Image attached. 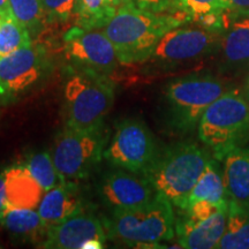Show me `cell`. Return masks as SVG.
<instances>
[{
	"label": "cell",
	"mask_w": 249,
	"mask_h": 249,
	"mask_svg": "<svg viewBox=\"0 0 249 249\" xmlns=\"http://www.w3.org/2000/svg\"><path fill=\"white\" fill-rule=\"evenodd\" d=\"M26 166L45 192L50 191L62 181L55 169L53 158L48 151H40L31 155L28 158Z\"/></svg>",
	"instance_id": "d4e9b609"
},
{
	"label": "cell",
	"mask_w": 249,
	"mask_h": 249,
	"mask_svg": "<svg viewBox=\"0 0 249 249\" xmlns=\"http://www.w3.org/2000/svg\"><path fill=\"white\" fill-rule=\"evenodd\" d=\"M218 53L229 73L249 71V11L225 9Z\"/></svg>",
	"instance_id": "7c38bea8"
},
{
	"label": "cell",
	"mask_w": 249,
	"mask_h": 249,
	"mask_svg": "<svg viewBox=\"0 0 249 249\" xmlns=\"http://www.w3.org/2000/svg\"><path fill=\"white\" fill-rule=\"evenodd\" d=\"M219 161L229 200L249 204V147L230 149Z\"/></svg>",
	"instance_id": "e0dca14e"
},
{
	"label": "cell",
	"mask_w": 249,
	"mask_h": 249,
	"mask_svg": "<svg viewBox=\"0 0 249 249\" xmlns=\"http://www.w3.org/2000/svg\"><path fill=\"white\" fill-rule=\"evenodd\" d=\"M224 0H176L171 8L173 13H181L193 22H198L209 15H220L225 11Z\"/></svg>",
	"instance_id": "484cf974"
},
{
	"label": "cell",
	"mask_w": 249,
	"mask_h": 249,
	"mask_svg": "<svg viewBox=\"0 0 249 249\" xmlns=\"http://www.w3.org/2000/svg\"><path fill=\"white\" fill-rule=\"evenodd\" d=\"M64 42L68 60L79 70L108 75L120 62L110 38L101 29L75 26L65 34Z\"/></svg>",
	"instance_id": "30bf717a"
},
{
	"label": "cell",
	"mask_w": 249,
	"mask_h": 249,
	"mask_svg": "<svg viewBox=\"0 0 249 249\" xmlns=\"http://www.w3.org/2000/svg\"><path fill=\"white\" fill-rule=\"evenodd\" d=\"M219 210H227L223 209V208L218 207L217 204L213 203V202L207 200H200L196 201L194 203L187 207V209L183 210L186 218L188 219L194 220V222H201V220H205L211 216H213L217 211Z\"/></svg>",
	"instance_id": "83f0119b"
},
{
	"label": "cell",
	"mask_w": 249,
	"mask_h": 249,
	"mask_svg": "<svg viewBox=\"0 0 249 249\" xmlns=\"http://www.w3.org/2000/svg\"><path fill=\"white\" fill-rule=\"evenodd\" d=\"M158 152L154 134L147 124L135 118H127L118 123L104 157L114 166L143 174Z\"/></svg>",
	"instance_id": "ba28073f"
},
{
	"label": "cell",
	"mask_w": 249,
	"mask_h": 249,
	"mask_svg": "<svg viewBox=\"0 0 249 249\" xmlns=\"http://www.w3.org/2000/svg\"><path fill=\"white\" fill-rule=\"evenodd\" d=\"M48 23H65L74 14L75 0H43Z\"/></svg>",
	"instance_id": "4316f807"
},
{
	"label": "cell",
	"mask_w": 249,
	"mask_h": 249,
	"mask_svg": "<svg viewBox=\"0 0 249 249\" xmlns=\"http://www.w3.org/2000/svg\"><path fill=\"white\" fill-rule=\"evenodd\" d=\"M226 9L229 11H249V0H227Z\"/></svg>",
	"instance_id": "4dcf8cb0"
},
{
	"label": "cell",
	"mask_w": 249,
	"mask_h": 249,
	"mask_svg": "<svg viewBox=\"0 0 249 249\" xmlns=\"http://www.w3.org/2000/svg\"><path fill=\"white\" fill-rule=\"evenodd\" d=\"M187 22L189 20L181 13H152L129 4L117 9L103 31L113 44L121 64H134L149 60L161 37Z\"/></svg>",
	"instance_id": "6da1fadb"
},
{
	"label": "cell",
	"mask_w": 249,
	"mask_h": 249,
	"mask_svg": "<svg viewBox=\"0 0 249 249\" xmlns=\"http://www.w3.org/2000/svg\"><path fill=\"white\" fill-rule=\"evenodd\" d=\"M117 13L111 0H75L76 26L85 29H103Z\"/></svg>",
	"instance_id": "7402d4cb"
},
{
	"label": "cell",
	"mask_w": 249,
	"mask_h": 249,
	"mask_svg": "<svg viewBox=\"0 0 249 249\" xmlns=\"http://www.w3.org/2000/svg\"><path fill=\"white\" fill-rule=\"evenodd\" d=\"M219 249H249V204L229 200L226 226Z\"/></svg>",
	"instance_id": "44dd1931"
},
{
	"label": "cell",
	"mask_w": 249,
	"mask_h": 249,
	"mask_svg": "<svg viewBox=\"0 0 249 249\" xmlns=\"http://www.w3.org/2000/svg\"><path fill=\"white\" fill-rule=\"evenodd\" d=\"M101 194L113 210H127L150 203L157 193L143 174L113 171L103 179Z\"/></svg>",
	"instance_id": "4fadbf2b"
},
{
	"label": "cell",
	"mask_w": 249,
	"mask_h": 249,
	"mask_svg": "<svg viewBox=\"0 0 249 249\" xmlns=\"http://www.w3.org/2000/svg\"><path fill=\"white\" fill-rule=\"evenodd\" d=\"M49 68L44 49L30 44L0 58V101L13 102L37 85Z\"/></svg>",
	"instance_id": "9c48e42d"
},
{
	"label": "cell",
	"mask_w": 249,
	"mask_h": 249,
	"mask_svg": "<svg viewBox=\"0 0 249 249\" xmlns=\"http://www.w3.org/2000/svg\"><path fill=\"white\" fill-rule=\"evenodd\" d=\"M33 44V37L12 13L0 14V58Z\"/></svg>",
	"instance_id": "603a6c76"
},
{
	"label": "cell",
	"mask_w": 249,
	"mask_h": 249,
	"mask_svg": "<svg viewBox=\"0 0 249 249\" xmlns=\"http://www.w3.org/2000/svg\"><path fill=\"white\" fill-rule=\"evenodd\" d=\"M225 91L222 81L211 75H189L172 81L165 89L170 124L181 132L194 129L205 110Z\"/></svg>",
	"instance_id": "8992f818"
},
{
	"label": "cell",
	"mask_w": 249,
	"mask_h": 249,
	"mask_svg": "<svg viewBox=\"0 0 249 249\" xmlns=\"http://www.w3.org/2000/svg\"><path fill=\"white\" fill-rule=\"evenodd\" d=\"M107 135L104 129L76 130L66 127L55 139L52 158L62 181L89 176L102 156Z\"/></svg>",
	"instance_id": "52a82bcc"
},
{
	"label": "cell",
	"mask_w": 249,
	"mask_h": 249,
	"mask_svg": "<svg viewBox=\"0 0 249 249\" xmlns=\"http://www.w3.org/2000/svg\"><path fill=\"white\" fill-rule=\"evenodd\" d=\"M198 139L220 160L230 149L249 139V102L244 91L226 90L205 110L197 124Z\"/></svg>",
	"instance_id": "277c9868"
},
{
	"label": "cell",
	"mask_w": 249,
	"mask_h": 249,
	"mask_svg": "<svg viewBox=\"0 0 249 249\" xmlns=\"http://www.w3.org/2000/svg\"><path fill=\"white\" fill-rule=\"evenodd\" d=\"M110 240L129 247L158 248L176 234L173 205L160 194L150 203L134 209H116L105 223Z\"/></svg>",
	"instance_id": "3957f363"
},
{
	"label": "cell",
	"mask_w": 249,
	"mask_h": 249,
	"mask_svg": "<svg viewBox=\"0 0 249 249\" xmlns=\"http://www.w3.org/2000/svg\"><path fill=\"white\" fill-rule=\"evenodd\" d=\"M12 13L9 8L8 0H0V14H8Z\"/></svg>",
	"instance_id": "1f68e13d"
},
{
	"label": "cell",
	"mask_w": 249,
	"mask_h": 249,
	"mask_svg": "<svg viewBox=\"0 0 249 249\" xmlns=\"http://www.w3.org/2000/svg\"><path fill=\"white\" fill-rule=\"evenodd\" d=\"M111 4L118 9L124 5L134 4V0H111Z\"/></svg>",
	"instance_id": "d6a6232c"
},
{
	"label": "cell",
	"mask_w": 249,
	"mask_h": 249,
	"mask_svg": "<svg viewBox=\"0 0 249 249\" xmlns=\"http://www.w3.org/2000/svg\"><path fill=\"white\" fill-rule=\"evenodd\" d=\"M244 93H245V96H246V98L248 99V102H249V73H248V76H247V79H246V82H245V87H244Z\"/></svg>",
	"instance_id": "836d02e7"
},
{
	"label": "cell",
	"mask_w": 249,
	"mask_h": 249,
	"mask_svg": "<svg viewBox=\"0 0 249 249\" xmlns=\"http://www.w3.org/2000/svg\"><path fill=\"white\" fill-rule=\"evenodd\" d=\"M37 211L48 227H51L74 214L83 213V208L73 183L61 181L45 192Z\"/></svg>",
	"instance_id": "2e32d148"
},
{
	"label": "cell",
	"mask_w": 249,
	"mask_h": 249,
	"mask_svg": "<svg viewBox=\"0 0 249 249\" xmlns=\"http://www.w3.org/2000/svg\"><path fill=\"white\" fill-rule=\"evenodd\" d=\"M0 223L9 233L31 242L42 241L43 244L49 230L37 210L12 207L9 204Z\"/></svg>",
	"instance_id": "d6986e66"
},
{
	"label": "cell",
	"mask_w": 249,
	"mask_h": 249,
	"mask_svg": "<svg viewBox=\"0 0 249 249\" xmlns=\"http://www.w3.org/2000/svg\"><path fill=\"white\" fill-rule=\"evenodd\" d=\"M8 207L7 201V193H6V183L5 178L2 172L0 173V219H1L2 214H4L5 210Z\"/></svg>",
	"instance_id": "f546056e"
},
{
	"label": "cell",
	"mask_w": 249,
	"mask_h": 249,
	"mask_svg": "<svg viewBox=\"0 0 249 249\" xmlns=\"http://www.w3.org/2000/svg\"><path fill=\"white\" fill-rule=\"evenodd\" d=\"M176 0H134V4L140 9L152 13H165L171 11Z\"/></svg>",
	"instance_id": "f1b7e54d"
},
{
	"label": "cell",
	"mask_w": 249,
	"mask_h": 249,
	"mask_svg": "<svg viewBox=\"0 0 249 249\" xmlns=\"http://www.w3.org/2000/svg\"><path fill=\"white\" fill-rule=\"evenodd\" d=\"M66 127L76 130L103 128L113 107L114 85L107 75L79 70L68 77L64 89Z\"/></svg>",
	"instance_id": "5b68a950"
},
{
	"label": "cell",
	"mask_w": 249,
	"mask_h": 249,
	"mask_svg": "<svg viewBox=\"0 0 249 249\" xmlns=\"http://www.w3.org/2000/svg\"><path fill=\"white\" fill-rule=\"evenodd\" d=\"M15 18L26 27L31 37H37L44 29L46 21L43 0H8Z\"/></svg>",
	"instance_id": "cb8c5ba5"
},
{
	"label": "cell",
	"mask_w": 249,
	"mask_h": 249,
	"mask_svg": "<svg viewBox=\"0 0 249 249\" xmlns=\"http://www.w3.org/2000/svg\"><path fill=\"white\" fill-rule=\"evenodd\" d=\"M222 31L204 27L174 28L161 37L150 59L160 64L195 61L218 51Z\"/></svg>",
	"instance_id": "8fae6325"
},
{
	"label": "cell",
	"mask_w": 249,
	"mask_h": 249,
	"mask_svg": "<svg viewBox=\"0 0 249 249\" xmlns=\"http://www.w3.org/2000/svg\"><path fill=\"white\" fill-rule=\"evenodd\" d=\"M107 231L98 218L80 213L49 227L43 248L82 249L92 239L107 241Z\"/></svg>",
	"instance_id": "5bb4252c"
},
{
	"label": "cell",
	"mask_w": 249,
	"mask_h": 249,
	"mask_svg": "<svg viewBox=\"0 0 249 249\" xmlns=\"http://www.w3.org/2000/svg\"><path fill=\"white\" fill-rule=\"evenodd\" d=\"M226 211L219 210L201 222L182 217L176 222V234L181 248L213 249L218 247L226 226Z\"/></svg>",
	"instance_id": "9a60e30c"
},
{
	"label": "cell",
	"mask_w": 249,
	"mask_h": 249,
	"mask_svg": "<svg viewBox=\"0 0 249 249\" xmlns=\"http://www.w3.org/2000/svg\"><path fill=\"white\" fill-rule=\"evenodd\" d=\"M213 158V154L195 142L174 143L160 150L143 176L157 194L183 211L195 183Z\"/></svg>",
	"instance_id": "7a4b0ae2"
},
{
	"label": "cell",
	"mask_w": 249,
	"mask_h": 249,
	"mask_svg": "<svg viewBox=\"0 0 249 249\" xmlns=\"http://www.w3.org/2000/svg\"><path fill=\"white\" fill-rule=\"evenodd\" d=\"M200 200L213 202L223 209H227V205H229V196H227L225 183H224L219 160L214 157L209 161L203 173L201 174L200 179L195 183L188 197L187 207Z\"/></svg>",
	"instance_id": "ffe728a7"
},
{
	"label": "cell",
	"mask_w": 249,
	"mask_h": 249,
	"mask_svg": "<svg viewBox=\"0 0 249 249\" xmlns=\"http://www.w3.org/2000/svg\"><path fill=\"white\" fill-rule=\"evenodd\" d=\"M8 204L17 208L36 209L43 196L44 188L34 178L26 165H14L4 172Z\"/></svg>",
	"instance_id": "ac0fdd59"
}]
</instances>
